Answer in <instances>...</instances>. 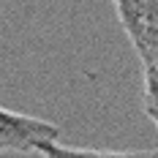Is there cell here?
I'll list each match as a JSON object with an SVG mask.
<instances>
[{
  "label": "cell",
  "mask_w": 158,
  "mask_h": 158,
  "mask_svg": "<svg viewBox=\"0 0 158 158\" xmlns=\"http://www.w3.org/2000/svg\"><path fill=\"white\" fill-rule=\"evenodd\" d=\"M142 68L158 65V0H112Z\"/></svg>",
  "instance_id": "6da1fadb"
},
{
  "label": "cell",
  "mask_w": 158,
  "mask_h": 158,
  "mask_svg": "<svg viewBox=\"0 0 158 158\" xmlns=\"http://www.w3.org/2000/svg\"><path fill=\"white\" fill-rule=\"evenodd\" d=\"M142 77H144V93H142L144 112L158 128V65L142 68Z\"/></svg>",
  "instance_id": "277c9868"
},
{
  "label": "cell",
  "mask_w": 158,
  "mask_h": 158,
  "mask_svg": "<svg viewBox=\"0 0 158 158\" xmlns=\"http://www.w3.org/2000/svg\"><path fill=\"white\" fill-rule=\"evenodd\" d=\"M41 158H158V147L153 150H90V147H68L57 139H47L35 147Z\"/></svg>",
  "instance_id": "3957f363"
},
{
  "label": "cell",
  "mask_w": 158,
  "mask_h": 158,
  "mask_svg": "<svg viewBox=\"0 0 158 158\" xmlns=\"http://www.w3.org/2000/svg\"><path fill=\"white\" fill-rule=\"evenodd\" d=\"M57 126H52L41 117L11 112L0 106V153H35V147L47 139H57Z\"/></svg>",
  "instance_id": "7a4b0ae2"
}]
</instances>
